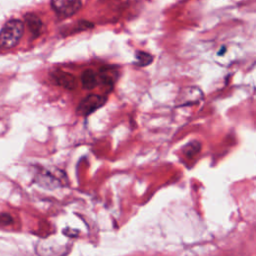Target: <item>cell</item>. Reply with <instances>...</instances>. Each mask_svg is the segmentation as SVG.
Instances as JSON below:
<instances>
[{
    "label": "cell",
    "instance_id": "1",
    "mask_svg": "<svg viewBox=\"0 0 256 256\" xmlns=\"http://www.w3.org/2000/svg\"><path fill=\"white\" fill-rule=\"evenodd\" d=\"M24 32V24L18 19L9 20L0 30V48L11 49L15 47Z\"/></svg>",
    "mask_w": 256,
    "mask_h": 256
},
{
    "label": "cell",
    "instance_id": "2",
    "mask_svg": "<svg viewBox=\"0 0 256 256\" xmlns=\"http://www.w3.org/2000/svg\"><path fill=\"white\" fill-rule=\"evenodd\" d=\"M106 96L98 94H90L86 96L77 106V113L81 116H88L106 103Z\"/></svg>",
    "mask_w": 256,
    "mask_h": 256
},
{
    "label": "cell",
    "instance_id": "3",
    "mask_svg": "<svg viewBox=\"0 0 256 256\" xmlns=\"http://www.w3.org/2000/svg\"><path fill=\"white\" fill-rule=\"evenodd\" d=\"M53 10L60 16L74 15L81 7V0H51Z\"/></svg>",
    "mask_w": 256,
    "mask_h": 256
},
{
    "label": "cell",
    "instance_id": "4",
    "mask_svg": "<svg viewBox=\"0 0 256 256\" xmlns=\"http://www.w3.org/2000/svg\"><path fill=\"white\" fill-rule=\"evenodd\" d=\"M51 77L57 85L65 89L72 90L76 87V78L71 73L63 71L61 69H56L51 73Z\"/></svg>",
    "mask_w": 256,
    "mask_h": 256
},
{
    "label": "cell",
    "instance_id": "5",
    "mask_svg": "<svg viewBox=\"0 0 256 256\" xmlns=\"http://www.w3.org/2000/svg\"><path fill=\"white\" fill-rule=\"evenodd\" d=\"M25 23H26L29 31L35 37L40 35V33L42 31L43 24H42L41 19L36 14H33V13L26 14V16H25Z\"/></svg>",
    "mask_w": 256,
    "mask_h": 256
},
{
    "label": "cell",
    "instance_id": "6",
    "mask_svg": "<svg viewBox=\"0 0 256 256\" xmlns=\"http://www.w3.org/2000/svg\"><path fill=\"white\" fill-rule=\"evenodd\" d=\"M36 179L40 185L45 187H55V186H58L59 184L58 178L53 176L52 173H50V171H46V170L39 172Z\"/></svg>",
    "mask_w": 256,
    "mask_h": 256
},
{
    "label": "cell",
    "instance_id": "7",
    "mask_svg": "<svg viewBox=\"0 0 256 256\" xmlns=\"http://www.w3.org/2000/svg\"><path fill=\"white\" fill-rule=\"evenodd\" d=\"M98 82L96 73L93 70H85L81 75V84L84 89H93Z\"/></svg>",
    "mask_w": 256,
    "mask_h": 256
},
{
    "label": "cell",
    "instance_id": "8",
    "mask_svg": "<svg viewBox=\"0 0 256 256\" xmlns=\"http://www.w3.org/2000/svg\"><path fill=\"white\" fill-rule=\"evenodd\" d=\"M113 73L114 71H112V69H108V68H103L100 72V80L101 83L104 84L105 86H109L112 87L113 82H114V78H113Z\"/></svg>",
    "mask_w": 256,
    "mask_h": 256
},
{
    "label": "cell",
    "instance_id": "9",
    "mask_svg": "<svg viewBox=\"0 0 256 256\" xmlns=\"http://www.w3.org/2000/svg\"><path fill=\"white\" fill-rule=\"evenodd\" d=\"M135 58L137 59L136 60V64L138 66H146L148 64H150L153 60V57L146 53V52H142V51H138L135 55Z\"/></svg>",
    "mask_w": 256,
    "mask_h": 256
},
{
    "label": "cell",
    "instance_id": "10",
    "mask_svg": "<svg viewBox=\"0 0 256 256\" xmlns=\"http://www.w3.org/2000/svg\"><path fill=\"white\" fill-rule=\"evenodd\" d=\"M200 147L201 144L198 141H192L184 147V153L188 158H191L199 152Z\"/></svg>",
    "mask_w": 256,
    "mask_h": 256
},
{
    "label": "cell",
    "instance_id": "11",
    "mask_svg": "<svg viewBox=\"0 0 256 256\" xmlns=\"http://www.w3.org/2000/svg\"><path fill=\"white\" fill-rule=\"evenodd\" d=\"M12 217L8 213H0V224L9 225L12 223Z\"/></svg>",
    "mask_w": 256,
    "mask_h": 256
}]
</instances>
